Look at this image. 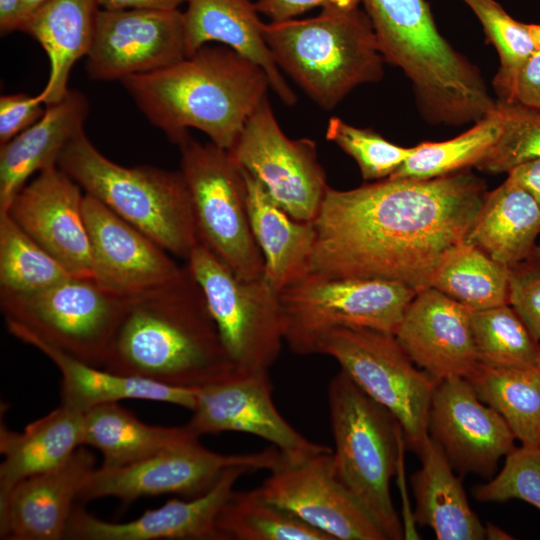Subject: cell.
I'll return each mask as SVG.
<instances>
[{
    "label": "cell",
    "mask_w": 540,
    "mask_h": 540,
    "mask_svg": "<svg viewBox=\"0 0 540 540\" xmlns=\"http://www.w3.org/2000/svg\"><path fill=\"white\" fill-rule=\"evenodd\" d=\"M83 190L58 166L43 170L13 198L7 213L73 276L93 278ZM4 213V212H3Z\"/></svg>",
    "instance_id": "cell-20"
},
{
    "label": "cell",
    "mask_w": 540,
    "mask_h": 540,
    "mask_svg": "<svg viewBox=\"0 0 540 540\" xmlns=\"http://www.w3.org/2000/svg\"><path fill=\"white\" fill-rule=\"evenodd\" d=\"M83 413L60 404L22 432L0 425V503L20 481L50 470L83 445Z\"/></svg>",
    "instance_id": "cell-30"
},
{
    "label": "cell",
    "mask_w": 540,
    "mask_h": 540,
    "mask_svg": "<svg viewBox=\"0 0 540 540\" xmlns=\"http://www.w3.org/2000/svg\"><path fill=\"white\" fill-rule=\"evenodd\" d=\"M263 35L278 67L325 110L357 86L383 77L385 59L372 23L359 7L264 23Z\"/></svg>",
    "instance_id": "cell-5"
},
{
    "label": "cell",
    "mask_w": 540,
    "mask_h": 540,
    "mask_svg": "<svg viewBox=\"0 0 540 540\" xmlns=\"http://www.w3.org/2000/svg\"><path fill=\"white\" fill-rule=\"evenodd\" d=\"M421 467L411 475L415 521L438 540H482L485 526L469 505L464 486L442 448L428 435L417 451Z\"/></svg>",
    "instance_id": "cell-29"
},
{
    "label": "cell",
    "mask_w": 540,
    "mask_h": 540,
    "mask_svg": "<svg viewBox=\"0 0 540 540\" xmlns=\"http://www.w3.org/2000/svg\"><path fill=\"white\" fill-rule=\"evenodd\" d=\"M466 170L428 178H386L350 190L328 187L313 221L309 274L430 287L443 256L465 241L486 197Z\"/></svg>",
    "instance_id": "cell-1"
},
{
    "label": "cell",
    "mask_w": 540,
    "mask_h": 540,
    "mask_svg": "<svg viewBox=\"0 0 540 540\" xmlns=\"http://www.w3.org/2000/svg\"><path fill=\"white\" fill-rule=\"evenodd\" d=\"M187 57L183 12L148 9L98 10L86 56L90 78H123L164 69Z\"/></svg>",
    "instance_id": "cell-16"
},
{
    "label": "cell",
    "mask_w": 540,
    "mask_h": 540,
    "mask_svg": "<svg viewBox=\"0 0 540 540\" xmlns=\"http://www.w3.org/2000/svg\"><path fill=\"white\" fill-rule=\"evenodd\" d=\"M252 472L235 466L224 472L205 494L189 500L170 499L146 510L140 517L108 522L75 506L64 539L72 540H225L217 526L218 515L238 479Z\"/></svg>",
    "instance_id": "cell-21"
},
{
    "label": "cell",
    "mask_w": 540,
    "mask_h": 540,
    "mask_svg": "<svg viewBox=\"0 0 540 540\" xmlns=\"http://www.w3.org/2000/svg\"><path fill=\"white\" fill-rule=\"evenodd\" d=\"M95 461L80 446L60 465L17 483L0 503V538L64 539L74 502L95 469Z\"/></svg>",
    "instance_id": "cell-23"
},
{
    "label": "cell",
    "mask_w": 540,
    "mask_h": 540,
    "mask_svg": "<svg viewBox=\"0 0 540 540\" xmlns=\"http://www.w3.org/2000/svg\"><path fill=\"white\" fill-rule=\"evenodd\" d=\"M522 445L540 447V368L478 364L466 378Z\"/></svg>",
    "instance_id": "cell-33"
},
{
    "label": "cell",
    "mask_w": 540,
    "mask_h": 540,
    "mask_svg": "<svg viewBox=\"0 0 540 540\" xmlns=\"http://www.w3.org/2000/svg\"><path fill=\"white\" fill-rule=\"evenodd\" d=\"M508 177L525 188L540 206V158L513 168L508 172Z\"/></svg>",
    "instance_id": "cell-47"
},
{
    "label": "cell",
    "mask_w": 540,
    "mask_h": 540,
    "mask_svg": "<svg viewBox=\"0 0 540 540\" xmlns=\"http://www.w3.org/2000/svg\"><path fill=\"white\" fill-rule=\"evenodd\" d=\"M120 82L147 120L173 143L194 128L226 150L270 88L260 66L229 47L210 45L164 69Z\"/></svg>",
    "instance_id": "cell-3"
},
{
    "label": "cell",
    "mask_w": 540,
    "mask_h": 540,
    "mask_svg": "<svg viewBox=\"0 0 540 540\" xmlns=\"http://www.w3.org/2000/svg\"><path fill=\"white\" fill-rule=\"evenodd\" d=\"M102 368L188 388L223 380L237 369L186 265L174 281L129 299Z\"/></svg>",
    "instance_id": "cell-2"
},
{
    "label": "cell",
    "mask_w": 540,
    "mask_h": 540,
    "mask_svg": "<svg viewBox=\"0 0 540 540\" xmlns=\"http://www.w3.org/2000/svg\"><path fill=\"white\" fill-rule=\"evenodd\" d=\"M317 354L334 358L363 392L385 407L401 426L405 444L417 453L428 436L429 406L438 380L415 366L394 334L336 328L321 339Z\"/></svg>",
    "instance_id": "cell-10"
},
{
    "label": "cell",
    "mask_w": 540,
    "mask_h": 540,
    "mask_svg": "<svg viewBox=\"0 0 540 540\" xmlns=\"http://www.w3.org/2000/svg\"><path fill=\"white\" fill-rule=\"evenodd\" d=\"M217 526L225 540H331L268 501L259 488L233 491L218 515Z\"/></svg>",
    "instance_id": "cell-35"
},
{
    "label": "cell",
    "mask_w": 540,
    "mask_h": 540,
    "mask_svg": "<svg viewBox=\"0 0 540 540\" xmlns=\"http://www.w3.org/2000/svg\"><path fill=\"white\" fill-rule=\"evenodd\" d=\"M280 456L276 447L257 453L221 454L193 438L132 464L95 468L79 499L86 502L115 497L127 504L140 497L162 494L195 498L209 491L231 467L270 471Z\"/></svg>",
    "instance_id": "cell-13"
},
{
    "label": "cell",
    "mask_w": 540,
    "mask_h": 540,
    "mask_svg": "<svg viewBox=\"0 0 540 540\" xmlns=\"http://www.w3.org/2000/svg\"><path fill=\"white\" fill-rule=\"evenodd\" d=\"M186 426L198 437L222 432L252 434L271 442L293 460L332 451L308 440L279 413L268 370L236 369L227 378L198 388L197 402Z\"/></svg>",
    "instance_id": "cell-17"
},
{
    "label": "cell",
    "mask_w": 540,
    "mask_h": 540,
    "mask_svg": "<svg viewBox=\"0 0 540 540\" xmlns=\"http://www.w3.org/2000/svg\"><path fill=\"white\" fill-rule=\"evenodd\" d=\"M243 169V168H242ZM247 209L253 236L264 259V277L281 292L309 274L316 232L279 207L247 171Z\"/></svg>",
    "instance_id": "cell-28"
},
{
    "label": "cell",
    "mask_w": 540,
    "mask_h": 540,
    "mask_svg": "<svg viewBox=\"0 0 540 540\" xmlns=\"http://www.w3.org/2000/svg\"><path fill=\"white\" fill-rule=\"evenodd\" d=\"M505 457L493 479L473 487V497L480 502L518 499L540 510V447L521 444Z\"/></svg>",
    "instance_id": "cell-42"
},
{
    "label": "cell",
    "mask_w": 540,
    "mask_h": 540,
    "mask_svg": "<svg viewBox=\"0 0 540 540\" xmlns=\"http://www.w3.org/2000/svg\"><path fill=\"white\" fill-rule=\"evenodd\" d=\"M471 328L480 364L538 366L540 342L510 304L471 310Z\"/></svg>",
    "instance_id": "cell-38"
},
{
    "label": "cell",
    "mask_w": 540,
    "mask_h": 540,
    "mask_svg": "<svg viewBox=\"0 0 540 540\" xmlns=\"http://www.w3.org/2000/svg\"><path fill=\"white\" fill-rule=\"evenodd\" d=\"M471 310L428 287L417 292L394 335L413 362L436 380L466 379L479 364Z\"/></svg>",
    "instance_id": "cell-22"
},
{
    "label": "cell",
    "mask_w": 540,
    "mask_h": 540,
    "mask_svg": "<svg viewBox=\"0 0 540 540\" xmlns=\"http://www.w3.org/2000/svg\"><path fill=\"white\" fill-rule=\"evenodd\" d=\"M46 1L47 0H22L23 20Z\"/></svg>",
    "instance_id": "cell-51"
},
{
    "label": "cell",
    "mask_w": 540,
    "mask_h": 540,
    "mask_svg": "<svg viewBox=\"0 0 540 540\" xmlns=\"http://www.w3.org/2000/svg\"><path fill=\"white\" fill-rule=\"evenodd\" d=\"M539 368H540V355H539V364H538Z\"/></svg>",
    "instance_id": "cell-53"
},
{
    "label": "cell",
    "mask_w": 540,
    "mask_h": 540,
    "mask_svg": "<svg viewBox=\"0 0 540 540\" xmlns=\"http://www.w3.org/2000/svg\"><path fill=\"white\" fill-rule=\"evenodd\" d=\"M57 166L84 191L170 254L185 260L199 242L186 182L179 171L125 167L104 156L84 130L61 153Z\"/></svg>",
    "instance_id": "cell-6"
},
{
    "label": "cell",
    "mask_w": 540,
    "mask_h": 540,
    "mask_svg": "<svg viewBox=\"0 0 540 540\" xmlns=\"http://www.w3.org/2000/svg\"><path fill=\"white\" fill-rule=\"evenodd\" d=\"M73 275L7 213H0V294H25Z\"/></svg>",
    "instance_id": "cell-37"
},
{
    "label": "cell",
    "mask_w": 540,
    "mask_h": 540,
    "mask_svg": "<svg viewBox=\"0 0 540 540\" xmlns=\"http://www.w3.org/2000/svg\"><path fill=\"white\" fill-rule=\"evenodd\" d=\"M540 234V206L516 181L488 191L465 241L511 266L525 258Z\"/></svg>",
    "instance_id": "cell-31"
},
{
    "label": "cell",
    "mask_w": 540,
    "mask_h": 540,
    "mask_svg": "<svg viewBox=\"0 0 540 540\" xmlns=\"http://www.w3.org/2000/svg\"><path fill=\"white\" fill-rule=\"evenodd\" d=\"M509 268V304L540 342V246Z\"/></svg>",
    "instance_id": "cell-43"
},
{
    "label": "cell",
    "mask_w": 540,
    "mask_h": 540,
    "mask_svg": "<svg viewBox=\"0 0 540 540\" xmlns=\"http://www.w3.org/2000/svg\"><path fill=\"white\" fill-rule=\"evenodd\" d=\"M93 278L126 299L160 288L184 271L163 247L102 202L84 193Z\"/></svg>",
    "instance_id": "cell-19"
},
{
    "label": "cell",
    "mask_w": 540,
    "mask_h": 540,
    "mask_svg": "<svg viewBox=\"0 0 540 540\" xmlns=\"http://www.w3.org/2000/svg\"><path fill=\"white\" fill-rule=\"evenodd\" d=\"M332 453L337 476L384 532L404 538L390 482L406 445L401 426L382 405L363 392L342 370L328 386Z\"/></svg>",
    "instance_id": "cell-7"
},
{
    "label": "cell",
    "mask_w": 540,
    "mask_h": 540,
    "mask_svg": "<svg viewBox=\"0 0 540 540\" xmlns=\"http://www.w3.org/2000/svg\"><path fill=\"white\" fill-rule=\"evenodd\" d=\"M6 327L14 337L33 346L56 365L61 373V404L81 412L126 399L170 403L191 411L196 405L198 388L119 375L65 353L19 324L6 321Z\"/></svg>",
    "instance_id": "cell-24"
},
{
    "label": "cell",
    "mask_w": 540,
    "mask_h": 540,
    "mask_svg": "<svg viewBox=\"0 0 540 540\" xmlns=\"http://www.w3.org/2000/svg\"><path fill=\"white\" fill-rule=\"evenodd\" d=\"M186 0H97L102 9L174 10Z\"/></svg>",
    "instance_id": "cell-48"
},
{
    "label": "cell",
    "mask_w": 540,
    "mask_h": 540,
    "mask_svg": "<svg viewBox=\"0 0 540 540\" xmlns=\"http://www.w3.org/2000/svg\"><path fill=\"white\" fill-rule=\"evenodd\" d=\"M528 29L538 50H540V24H528Z\"/></svg>",
    "instance_id": "cell-52"
},
{
    "label": "cell",
    "mask_w": 540,
    "mask_h": 540,
    "mask_svg": "<svg viewBox=\"0 0 540 540\" xmlns=\"http://www.w3.org/2000/svg\"><path fill=\"white\" fill-rule=\"evenodd\" d=\"M176 145L199 242L238 278H260L264 259L250 226L242 167L229 150L202 144L189 133Z\"/></svg>",
    "instance_id": "cell-9"
},
{
    "label": "cell",
    "mask_w": 540,
    "mask_h": 540,
    "mask_svg": "<svg viewBox=\"0 0 540 540\" xmlns=\"http://www.w3.org/2000/svg\"><path fill=\"white\" fill-rule=\"evenodd\" d=\"M39 95L24 93L5 94L0 97V145L37 122L45 113Z\"/></svg>",
    "instance_id": "cell-44"
},
{
    "label": "cell",
    "mask_w": 540,
    "mask_h": 540,
    "mask_svg": "<svg viewBox=\"0 0 540 540\" xmlns=\"http://www.w3.org/2000/svg\"><path fill=\"white\" fill-rule=\"evenodd\" d=\"M509 101L540 108V50L532 55L520 72Z\"/></svg>",
    "instance_id": "cell-46"
},
{
    "label": "cell",
    "mask_w": 540,
    "mask_h": 540,
    "mask_svg": "<svg viewBox=\"0 0 540 540\" xmlns=\"http://www.w3.org/2000/svg\"><path fill=\"white\" fill-rule=\"evenodd\" d=\"M430 287L472 310L509 304V268L463 241L443 256Z\"/></svg>",
    "instance_id": "cell-34"
},
{
    "label": "cell",
    "mask_w": 540,
    "mask_h": 540,
    "mask_svg": "<svg viewBox=\"0 0 540 540\" xmlns=\"http://www.w3.org/2000/svg\"><path fill=\"white\" fill-rule=\"evenodd\" d=\"M385 61L411 81L422 117L433 125L476 123L493 112L479 69L439 33L425 0H361Z\"/></svg>",
    "instance_id": "cell-4"
},
{
    "label": "cell",
    "mask_w": 540,
    "mask_h": 540,
    "mask_svg": "<svg viewBox=\"0 0 540 540\" xmlns=\"http://www.w3.org/2000/svg\"><path fill=\"white\" fill-rule=\"evenodd\" d=\"M186 266L204 293L235 367L269 370L284 342L279 292L264 275L250 280L238 278L201 242L191 250Z\"/></svg>",
    "instance_id": "cell-12"
},
{
    "label": "cell",
    "mask_w": 540,
    "mask_h": 540,
    "mask_svg": "<svg viewBox=\"0 0 540 540\" xmlns=\"http://www.w3.org/2000/svg\"><path fill=\"white\" fill-rule=\"evenodd\" d=\"M229 151L291 217L304 222L315 220L329 187L316 143L309 138L287 137L267 96Z\"/></svg>",
    "instance_id": "cell-14"
},
{
    "label": "cell",
    "mask_w": 540,
    "mask_h": 540,
    "mask_svg": "<svg viewBox=\"0 0 540 540\" xmlns=\"http://www.w3.org/2000/svg\"><path fill=\"white\" fill-rule=\"evenodd\" d=\"M502 121L496 109L459 136L443 142H422L390 178L428 179L476 166L497 142Z\"/></svg>",
    "instance_id": "cell-36"
},
{
    "label": "cell",
    "mask_w": 540,
    "mask_h": 540,
    "mask_svg": "<svg viewBox=\"0 0 540 540\" xmlns=\"http://www.w3.org/2000/svg\"><path fill=\"white\" fill-rule=\"evenodd\" d=\"M496 107L502 121L501 134L475 166L489 174L508 173L527 161L540 158V108L501 100H497Z\"/></svg>",
    "instance_id": "cell-40"
},
{
    "label": "cell",
    "mask_w": 540,
    "mask_h": 540,
    "mask_svg": "<svg viewBox=\"0 0 540 540\" xmlns=\"http://www.w3.org/2000/svg\"><path fill=\"white\" fill-rule=\"evenodd\" d=\"M417 292L392 280L308 274L279 293L284 342L293 353L310 355L340 327L395 334Z\"/></svg>",
    "instance_id": "cell-8"
},
{
    "label": "cell",
    "mask_w": 540,
    "mask_h": 540,
    "mask_svg": "<svg viewBox=\"0 0 540 540\" xmlns=\"http://www.w3.org/2000/svg\"><path fill=\"white\" fill-rule=\"evenodd\" d=\"M326 138L355 160L367 181L390 177L414 150V147L395 145L370 129L354 127L338 117L330 118Z\"/></svg>",
    "instance_id": "cell-41"
},
{
    "label": "cell",
    "mask_w": 540,
    "mask_h": 540,
    "mask_svg": "<svg viewBox=\"0 0 540 540\" xmlns=\"http://www.w3.org/2000/svg\"><path fill=\"white\" fill-rule=\"evenodd\" d=\"M97 0H47L21 23L22 31L46 52L50 71L38 93L45 106L61 101L74 64L90 49L98 10Z\"/></svg>",
    "instance_id": "cell-27"
},
{
    "label": "cell",
    "mask_w": 540,
    "mask_h": 540,
    "mask_svg": "<svg viewBox=\"0 0 540 540\" xmlns=\"http://www.w3.org/2000/svg\"><path fill=\"white\" fill-rule=\"evenodd\" d=\"M88 110L86 97L69 89L37 122L0 146V213L30 176L57 166L67 144L84 130Z\"/></svg>",
    "instance_id": "cell-26"
},
{
    "label": "cell",
    "mask_w": 540,
    "mask_h": 540,
    "mask_svg": "<svg viewBox=\"0 0 540 540\" xmlns=\"http://www.w3.org/2000/svg\"><path fill=\"white\" fill-rule=\"evenodd\" d=\"M427 432L460 474L490 477L499 460L515 448V437L504 419L461 377L437 382Z\"/></svg>",
    "instance_id": "cell-18"
},
{
    "label": "cell",
    "mask_w": 540,
    "mask_h": 540,
    "mask_svg": "<svg viewBox=\"0 0 540 540\" xmlns=\"http://www.w3.org/2000/svg\"><path fill=\"white\" fill-rule=\"evenodd\" d=\"M481 22L495 46L500 68L493 79L497 100L509 101L518 76L538 50L528 24L513 19L495 0H462Z\"/></svg>",
    "instance_id": "cell-39"
},
{
    "label": "cell",
    "mask_w": 540,
    "mask_h": 540,
    "mask_svg": "<svg viewBox=\"0 0 540 540\" xmlns=\"http://www.w3.org/2000/svg\"><path fill=\"white\" fill-rule=\"evenodd\" d=\"M332 453L333 450L299 460L281 453L259 487L261 493L331 540H387L337 476Z\"/></svg>",
    "instance_id": "cell-15"
},
{
    "label": "cell",
    "mask_w": 540,
    "mask_h": 540,
    "mask_svg": "<svg viewBox=\"0 0 540 540\" xmlns=\"http://www.w3.org/2000/svg\"><path fill=\"white\" fill-rule=\"evenodd\" d=\"M361 0H257L255 7L258 13L271 19V22H282L294 19L315 7L321 9H353L359 7Z\"/></svg>",
    "instance_id": "cell-45"
},
{
    "label": "cell",
    "mask_w": 540,
    "mask_h": 540,
    "mask_svg": "<svg viewBox=\"0 0 540 540\" xmlns=\"http://www.w3.org/2000/svg\"><path fill=\"white\" fill-rule=\"evenodd\" d=\"M22 20V0H0V32L2 35L18 30Z\"/></svg>",
    "instance_id": "cell-49"
},
{
    "label": "cell",
    "mask_w": 540,
    "mask_h": 540,
    "mask_svg": "<svg viewBox=\"0 0 540 540\" xmlns=\"http://www.w3.org/2000/svg\"><path fill=\"white\" fill-rule=\"evenodd\" d=\"M183 12L187 56L210 42L229 47L260 66L270 88L288 106L297 96L284 79L265 41L264 23L250 0H186Z\"/></svg>",
    "instance_id": "cell-25"
},
{
    "label": "cell",
    "mask_w": 540,
    "mask_h": 540,
    "mask_svg": "<svg viewBox=\"0 0 540 540\" xmlns=\"http://www.w3.org/2000/svg\"><path fill=\"white\" fill-rule=\"evenodd\" d=\"M193 438L200 437L186 424L149 425L118 402L101 404L83 413V445L101 452L103 467L132 464Z\"/></svg>",
    "instance_id": "cell-32"
},
{
    "label": "cell",
    "mask_w": 540,
    "mask_h": 540,
    "mask_svg": "<svg viewBox=\"0 0 540 540\" xmlns=\"http://www.w3.org/2000/svg\"><path fill=\"white\" fill-rule=\"evenodd\" d=\"M485 539L510 540L513 539V537L498 526H495L492 523H487V525L485 526Z\"/></svg>",
    "instance_id": "cell-50"
},
{
    "label": "cell",
    "mask_w": 540,
    "mask_h": 540,
    "mask_svg": "<svg viewBox=\"0 0 540 540\" xmlns=\"http://www.w3.org/2000/svg\"><path fill=\"white\" fill-rule=\"evenodd\" d=\"M128 301L94 278L75 276L32 293L0 294L5 322L97 367L105 362Z\"/></svg>",
    "instance_id": "cell-11"
}]
</instances>
